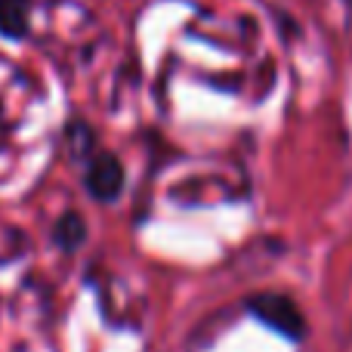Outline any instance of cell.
<instances>
[{
	"instance_id": "277c9868",
	"label": "cell",
	"mask_w": 352,
	"mask_h": 352,
	"mask_svg": "<svg viewBox=\"0 0 352 352\" xmlns=\"http://www.w3.org/2000/svg\"><path fill=\"white\" fill-rule=\"evenodd\" d=\"M53 238L62 250H78L80 244L87 241V226H84V219H80V213H74V210L62 213V219L53 229Z\"/></svg>"
},
{
	"instance_id": "8992f818",
	"label": "cell",
	"mask_w": 352,
	"mask_h": 352,
	"mask_svg": "<svg viewBox=\"0 0 352 352\" xmlns=\"http://www.w3.org/2000/svg\"><path fill=\"white\" fill-rule=\"evenodd\" d=\"M349 3H352V0H349Z\"/></svg>"
},
{
	"instance_id": "7a4b0ae2",
	"label": "cell",
	"mask_w": 352,
	"mask_h": 352,
	"mask_svg": "<svg viewBox=\"0 0 352 352\" xmlns=\"http://www.w3.org/2000/svg\"><path fill=\"white\" fill-rule=\"evenodd\" d=\"M84 186L96 201H115L124 192V164L109 152L93 155L87 164Z\"/></svg>"
},
{
	"instance_id": "5b68a950",
	"label": "cell",
	"mask_w": 352,
	"mask_h": 352,
	"mask_svg": "<svg viewBox=\"0 0 352 352\" xmlns=\"http://www.w3.org/2000/svg\"><path fill=\"white\" fill-rule=\"evenodd\" d=\"M68 142H72V155H74V158L84 161L87 155H90V148H93L90 127H84V124H72V127H68Z\"/></svg>"
},
{
	"instance_id": "3957f363",
	"label": "cell",
	"mask_w": 352,
	"mask_h": 352,
	"mask_svg": "<svg viewBox=\"0 0 352 352\" xmlns=\"http://www.w3.org/2000/svg\"><path fill=\"white\" fill-rule=\"evenodd\" d=\"M31 28V0H0V34L22 41Z\"/></svg>"
},
{
	"instance_id": "6da1fadb",
	"label": "cell",
	"mask_w": 352,
	"mask_h": 352,
	"mask_svg": "<svg viewBox=\"0 0 352 352\" xmlns=\"http://www.w3.org/2000/svg\"><path fill=\"white\" fill-rule=\"evenodd\" d=\"M248 309L254 312L263 324H269L272 331L291 337V340H303L306 318L291 297H285V294H260V297L248 300Z\"/></svg>"
}]
</instances>
